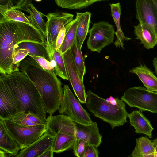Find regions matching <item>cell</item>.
I'll return each instance as SVG.
<instances>
[{"mask_svg": "<svg viewBox=\"0 0 157 157\" xmlns=\"http://www.w3.org/2000/svg\"><path fill=\"white\" fill-rule=\"evenodd\" d=\"M89 144L84 141L79 140L75 141L73 150L75 156L83 157L86 147Z\"/></svg>", "mask_w": 157, "mask_h": 157, "instance_id": "1f68e13d", "label": "cell"}, {"mask_svg": "<svg viewBox=\"0 0 157 157\" xmlns=\"http://www.w3.org/2000/svg\"><path fill=\"white\" fill-rule=\"evenodd\" d=\"M0 79L14 97L20 111L31 113L46 123V112L41 96L26 75L20 71H15L9 74L0 75Z\"/></svg>", "mask_w": 157, "mask_h": 157, "instance_id": "3957f363", "label": "cell"}, {"mask_svg": "<svg viewBox=\"0 0 157 157\" xmlns=\"http://www.w3.org/2000/svg\"><path fill=\"white\" fill-rule=\"evenodd\" d=\"M65 33L66 29L64 26L62 28L57 36L56 42L55 50H60L65 38Z\"/></svg>", "mask_w": 157, "mask_h": 157, "instance_id": "8d00e7d4", "label": "cell"}, {"mask_svg": "<svg viewBox=\"0 0 157 157\" xmlns=\"http://www.w3.org/2000/svg\"><path fill=\"white\" fill-rule=\"evenodd\" d=\"M29 51L24 49H16L13 55V62L14 64L19 67V63L26 56L28 55Z\"/></svg>", "mask_w": 157, "mask_h": 157, "instance_id": "d6a6232c", "label": "cell"}, {"mask_svg": "<svg viewBox=\"0 0 157 157\" xmlns=\"http://www.w3.org/2000/svg\"><path fill=\"white\" fill-rule=\"evenodd\" d=\"M3 120L6 129L19 145L21 150L29 146L47 131V124L28 126L10 119Z\"/></svg>", "mask_w": 157, "mask_h": 157, "instance_id": "5b68a950", "label": "cell"}, {"mask_svg": "<svg viewBox=\"0 0 157 157\" xmlns=\"http://www.w3.org/2000/svg\"><path fill=\"white\" fill-rule=\"evenodd\" d=\"M24 41L46 45L42 33L32 25L0 18V74L2 75L20 71L13 63V55L17 44Z\"/></svg>", "mask_w": 157, "mask_h": 157, "instance_id": "6da1fadb", "label": "cell"}, {"mask_svg": "<svg viewBox=\"0 0 157 157\" xmlns=\"http://www.w3.org/2000/svg\"><path fill=\"white\" fill-rule=\"evenodd\" d=\"M136 39L140 40L147 49L153 48L157 44V33L151 27L143 23L134 26Z\"/></svg>", "mask_w": 157, "mask_h": 157, "instance_id": "2e32d148", "label": "cell"}, {"mask_svg": "<svg viewBox=\"0 0 157 157\" xmlns=\"http://www.w3.org/2000/svg\"><path fill=\"white\" fill-rule=\"evenodd\" d=\"M89 32L88 48L92 52L99 53L103 48L113 42L115 31L113 25L107 22L101 21L93 24Z\"/></svg>", "mask_w": 157, "mask_h": 157, "instance_id": "ba28073f", "label": "cell"}, {"mask_svg": "<svg viewBox=\"0 0 157 157\" xmlns=\"http://www.w3.org/2000/svg\"><path fill=\"white\" fill-rule=\"evenodd\" d=\"M31 11L29 16H27L31 25L39 30L43 34L44 38H46V23L42 17L44 14L38 11L31 3L30 5Z\"/></svg>", "mask_w": 157, "mask_h": 157, "instance_id": "484cf974", "label": "cell"}, {"mask_svg": "<svg viewBox=\"0 0 157 157\" xmlns=\"http://www.w3.org/2000/svg\"><path fill=\"white\" fill-rule=\"evenodd\" d=\"M99 152L97 147L88 145L85 148L83 157H99Z\"/></svg>", "mask_w": 157, "mask_h": 157, "instance_id": "d590c367", "label": "cell"}, {"mask_svg": "<svg viewBox=\"0 0 157 157\" xmlns=\"http://www.w3.org/2000/svg\"><path fill=\"white\" fill-rule=\"evenodd\" d=\"M153 65L155 69V73L157 75V57L154 58L153 60Z\"/></svg>", "mask_w": 157, "mask_h": 157, "instance_id": "ab89813d", "label": "cell"}, {"mask_svg": "<svg viewBox=\"0 0 157 157\" xmlns=\"http://www.w3.org/2000/svg\"><path fill=\"white\" fill-rule=\"evenodd\" d=\"M29 56L36 60L44 69L52 72H55L54 67L51 62L44 58L36 56Z\"/></svg>", "mask_w": 157, "mask_h": 157, "instance_id": "e575fe53", "label": "cell"}, {"mask_svg": "<svg viewBox=\"0 0 157 157\" xmlns=\"http://www.w3.org/2000/svg\"><path fill=\"white\" fill-rule=\"evenodd\" d=\"M121 99L130 107L137 108L140 111H147L157 114V93L145 88L130 87L124 92Z\"/></svg>", "mask_w": 157, "mask_h": 157, "instance_id": "8992f818", "label": "cell"}, {"mask_svg": "<svg viewBox=\"0 0 157 157\" xmlns=\"http://www.w3.org/2000/svg\"><path fill=\"white\" fill-rule=\"evenodd\" d=\"M47 19L46 47L49 54V61L55 50L57 36L62 28L72 21L74 15L65 12H56L44 15Z\"/></svg>", "mask_w": 157, "mask_h": 157, "instance_id": "9c48e42d", "label": "cell"}, {"mask_svg": "<svg viewBox=\"0 0 157 157\" xmlns=\"http://www.w3.org/2000/svg\"><path fill=\"white\" fill-rule=\"evenodd\" d=\"M110 100V103L112 105H117V102L116 98H115L111 96L109 97Z\"/></svg>", "mask_w": 157, "mask_h": 157, "instance_id": "f35d334b", "label": "cell"}, {"mask_svg": "<svg viewBox=\"0 0 157 157\" xmlns=\"http://www.w3.org/2000/svg\"><path fill=\"white\" fill-rule=\"evenodd\" d=\"M14 1L16 4L15 5H14L13 3L10 10L19 9L26 12L29 13H30L31 11L30 5L32 3V0H22Z\"/></svg>", "mask_w": 157, "mask_h": 157, "instance_id": "836d02e7", "label": "cell"}, {"mask_svg": "<svg viewBox=\"0 0 157 157\" xmlns=\"http://www.w3.org/2000/svg\"><path fill=\"white\" fill-rule=\"evenodd\" d=\"M69 80L75 94L81 103H86L87 94L83 82L80 78L74 66L71 49L62 54Z\"/></svg>", "mask_w": 157, "mask_h": 157, "instance_id": "30bf717a", "label": "cell"}, {"mask_svg": "<svg viewBox=\"0 0 157 157\" xmlns=\"http://www.w3.org/2000/svg\"><path fill=\"white\" fill-rule=\"evenodd\" d=\"M75 122L76 126L75 141L82 140L86 142L89 145L97 148L100 145L102 142V136L99 132L96 122L88 125Z\"/></svg>", "mask_w": 157, "mask_h": 157, "instance_id": "9a60e30c", "label": "cell"}, {"mask_svg": "<svg viewBox=\"0 0 157 157\" xmlns=\"http://www.w3.org/2000/svg\"><path fill=\"white\" fill-rule=\"evenodd\" d=\"M129 72L136 74L148 90L157 93V78L145 64H140Z\"/></svg>", "mask_w": 157, "mask_h": 157, "instance_id": "d6986e66", "label": "cell"}, {"mask_svg": "<svg viewBox=\"0 0 157 157\" xmlns=\"http://www.w3.org/2000/svg\"><path fill=\"white\" fill-rule=\"evenodd\" d=\"M19 68L37 89L46 113L52 115L59 110L63 93L62 84L55 72L44 69L30 56L21 61Z\"/></svg>", "mask_w": 157, "mask_h": 157, "instance_id": "7a4b0ae2", "label": "cell"}, {"mask_svg": "<svg viewBox=\"0 0 157 157\" xmlns=\"http://www.w3.org/2000/svg\"><path fill=\"white\" fill-rule=\"evenodd\" d=\"M63 89L59 113L65 114L75 122L86 125L92 123L90 115L75 97L68 86L64 85Z\"/></svg>", "mask_w": 157, "mask_h": 157, "instance_id": "52a82bcc", "label": "cell"}, {"mask_svg": "<svg viewBox=\"0 0 157 157\" xmlns=\"http://www.w3.org/2000/svg\"><path fill=\"white\" fill-rule=\"evenodd\" d=\"M20 49L28 50L29 56L43 57L49 61V54L45 44L29 41L22 42L17 44L15 49Z\"/></svg>", "mask_w": 157, "mask_h": 157, "instance_id": "603a6c76", "label": "cell"}, {"mask_svg": "<svg viewBox=\"0 0 157 157\" xmlns=\"http://www.w3.org/2000/svg\"><path fill=\"white\" fill-rule=\"evenodd\" d=\"M86 94V104L88 109L96 117L109 124L112 129L127 122L128 114L122 100L116 98L117 104L114 105L90 90Z\"/></svg>", "mask_w": 157, "mask_h": 157, "instance_id": "277c9868", "label": "cell"}, {"mask_svg": "<svg viewBox=\"0 0 157 157\" xmlns=\"http://www.w3.org/2000/svg\"><path fill=\"white\" fill-rule=\"evenodd\" d=\"M52 56L57 64V67L55 68L56 75L64 80H69L65 62L60 51L55 50Z\"/></svg>", "mask_w": 157, "mask_h": 157, "instance_id": "f1b7e54d", "label": "cell"}, {"mask_svg": "<svg viewBox=\"0 0 157 157\" xmlns=\"http://www.w3.org/2000/svg\"><path fill=\"white\" fill-rule=\"evenodd\" d=\"M70 49L74 66L80 78L83 82L86 69L81 49H78L75 43Z\"/></svg>", "mask_w": 157, "mask_h": 157, "instance_id": "4316f807", "label": "cell"}, {"mask_svg": "<svg viewBox=\"0 0 157 157\" xmlns=\"http://www.w3.org/2000/svg\"><path fill=\"white\" fill-rule=\"evenodd\" d=\"M128 157H157L153 141L147 137L137 138L135 148Z\"/></svg>", "mask_w": 157, "mask_h": 157, "instance_id": "44dd1931", "label": "cell"}, {"mask_svg": "<svg viewBox=\"0 0 157 157\" xmlns=\"http://www.w3.org/2000/svg\"><path fill=\"white\" fill-rule=\"evenodd\" d=\"M10 120L25 126H35L38 125L31 121L29 118L28 113L25 112L21 111L18 112Z\"/></svg>", "mask_w": 157, "mask_h": 157, "instance_id": "4dcf8cb0", "label": "cell"}, {"mask_svg": "<svg viewBox=\"0 0 157 157\" xmlns=\"http://www.w3.org/2000/svg\"><path fill=\"white\" fill-rule=\"evenodd\" d=\"M47 131L53 135L60 133L75 137L76 126L75 122L67 115L60 114L50 115L46 118Z\"/></svg>", "mask_w": 157, "mask_h": 157, "instance_id": "8fae6325", "label": "cell"}, {"mask_svg": "<svg viewBox=\"0 0 157 157\" xmlns=\"http://www.w3.org/2000/svg\"><path fill=\"white\" fill-rule=\"evenodd\" d=\"M0 150L5 153L16 156L21 147L6 129L3 121L0 119Z\"/></svg>", "mask_w": 157, "mask_h": 157, "instance_id": "ffe728a7", "label": "cell"}, {"mask_svg": "<svg viewBox=\"0 0 157 157\" xmlns=\"http://www.w3.org/2000/svg\"><path fill=\"white\" fill-rule=\"evenodd\" d=\"M77 25L78 20L75 18L65 26L66 29L65 36L60 49L62 54L70 49L75 43Z\"/></svg>", "mask_w": 157, "mask_h": 157, "instance_id": "cb8c5ba5", "label": "cell"}, {"mask_svg": "<svg viewBox=\"0 0 157 157\" xmlns=\"http://www.w3.org/2000/svg\"><path fill=\"white\" fill-rule=\"evenodd\" d=\"M136 18L139 23L146 24L157 33V13L152 0L135 1Z\"/></svg>", "mask_w": 157, "mask_h": 157, "instance_id": "5bb4252c", "label": "cell"}, {"mask_svg": "<svg viewBox=\"0 0 157 157\" xmlns=\"http://www.w3.org/2000/svg\"><path fill=\"white\" fill-rule=\"evenodd\" d=\"M55 136L47 131L40 138L28 147L21 150L15 157H38L53 148Z\"/></svg>", "mask_w": 157, "mask_h": 157, "instance_id": "7c38bea8", "label": "cell"}, {"mask_svg": "<svg viewBox=\"0 0 157 157\" xmlns=\"http://www.w3.org/2000/svg\"><path fill=\"white\" fill-rule=\"evenodd\" d=\"M76 14L78 25L75 44L78 49H81L83 43L89 32L91 13L89 12L86 11L83 13L76 12Z\"/></svg>", "mask_w": 157, "mask_h": 157, "instance_id": "ac0fdd59", "label": "cell"}, {"mask_svg": "<svg viewBox=\"0 0 157 157\" xmlns=\"http://www.w3.org/2000/svg\"><path fill=\"white\" fill-rule=\"evenodd\" d=\"M0 15L1 17L8 20L19 21L31 25L27 15L19 10H9L0 13Z\"/></svg>", "mask_w": 157, "mask_h": 157, "instance_id": "f546056e", "label": "cell"}, {"mask_svg": "<svg viewBox=\"0 0 157 157\" xmlns=\"http://www.w3.org/2000/svg\"><path fill=\"white\" fill-rule=\"evenodd\" d=\"M110 5L112 16L117 28V31L115 32L117 40L114 42V44L116 48L121 47L124 49V42L129 40L131 38L125 36L121 28L120 16L121 9L120 4L119 2L111 3Z\"/></svg>", "mask_w": 157, "mask_h": 157, "instance_id": "7402d4cb", "label": "cell"}, {"mask_svg": "<svg viewBox=\"0 0 157 157\" xmlns=\"http://www.w3.org/2000/svg\"><path fill=\"white\" fill-rule=\"evenodd\" d=\"M105 100H106V101L107 103H109V102H110V100H109V98H107L105 99Z\"/></svg>", "mask_w": 157, "mask_h": 157, "instance_id": "ee69618b", "label": "cell"}, {"mask_svg": "<svg viewBox=\"0 0 157 157\" xmlns=\"http://www.w3.org/2000/svg\"><path fill=\"white\" fill-rule=\"evenodd\" d=\"M53 151V152L59 153L73 149L75 137L66 134L58 133L55 135Z\"/></svg>", "mask_w": 157, "mask_h": 157, "instance_id": "d4e9b609", "label": "cell"}, {"mask_svg": "<svg viewBox=\"0 0 157 157\" xmlns=\"http://www.w3.org/2000/svg\"><path fill=\"white\" fill-rule=\"evenodd\" d=\"M155 150L157 151V138L153 141Z\"/></svg>", "mask_w": 157, "mask_h": 157, "instance_id": "7bdbcfd3", "label": "cell"}, {"mask_svg": "<svg viewBox=\"0 0 157 157\" xmlns=\"http://www.w3.org/2000/svg\"><path fill=\"white\" fill-rule=\"evenodd\" d=\"M152 1L157 13V0H152Z\"/></svg>", "mask_w": 157, "mask_h": 157, "instance_id": "60d3db41", "label": "cell"}, {"mask_svg": "<svg viewBox=\"0 0 157 157\" xmlns=\"http://www.w3.org/2000/svg\"><path fill=\"white\" fill-rule=\"evenodd\" d=\"M128 117L131 125L134 127L136 133L144 134L149 138H152L154 128L148 119L140 110L133 111L128 114Z\"/></svg>", "mask_w": 157, "mask_h": 157, "instance_id": "e0dca14e", "label": "cell"}, {"mask_svg": "<svg viewBox=\"0 0 157 157\" xmlns=\"http://www.w3.org/2000/svg\"><path fill=\"white\" fill-rule=\"evenodd\" d=\"M20 112L16 100L0 79V119H10Z\"/></svg>", "mask_w": 157, "mask_h": 157, "instance_id": "4fadbf2b", "label": "cell"}, {"mask_svg": "<svg viewBox=\"0 0 157 157\" xmlns=\"http://www.w3.org/2000/svg\"><path fill=\"white\" fill-rule=\"evenodd\" d=\"M53 148H51L43 153L38 157H53Z\"/></svg>", "mask_w": 157, "mask_h": 157, "instance_id": "74e56055", "label": "cell"}, {"mask_svg": "<svg viewBox=\"0 0 157 157\" xmlns=\"http://www.w3.org/2000/svg\"><path fill=\"white\" fill-rule=\"evenodd\" d=\"M102 0H56L57 5L69 9H81L86 8L94 3Z\"/></svg>", "mask_w": 157, "mask_h": 157, "instance_id": "83f0119b", "label": "cell"}, {"mask_svg": "<svg viewBox=\"0 0 157 157\" xmlns=\"http://www.w3.org/2000/svg\"><path fill=\"white\" fill-rule=\"evenodd\" d=\"M0 157H8L5 154V153L0 150Z\"/></svg>", "mask_w": 157, "mask_h": 157, "instance_id": "b9f144b4", "label": "cell"}]
</instances>
